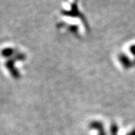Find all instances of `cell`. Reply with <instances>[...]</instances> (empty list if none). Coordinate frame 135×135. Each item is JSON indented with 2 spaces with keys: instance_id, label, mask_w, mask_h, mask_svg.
Instances as JSON below:
<instances>
[{
  "instance_id": "obj_5",
  "label": "cell",
  "mask_w": 135,
  "mask_h": 135,
  "mask_svg": "<svg viewBox=\"0 0 135 135\" xmlns=\"http://www.w3.org/2000/svg\"><path fill=\"white\" fill-rule=\"evenodd\" d=\"M127 135H135V129L134 130H133L132 131H131L130 133L128 134Z\"/></svg>"
},
{
  "instance_id": "obj_6",
  "label": "cell",
  "mask_w": 135,
  "mask_h": 135,
  "mask_svg": "<svg viewBox=\"0 0 135 135\" xmlns=\"http://www.w3.org/2000/svg\"><path fill=\"white\" fill-rule=\"evenodd\" d=\"M134 62H135V60H134Z\"/></svg>"
},
{
  "instance_id": "obj_1",
  "label": "cell",
  "mask_w": 135,
  "mask_h": 135,
  "mask_svg": "<svg viewBox=\"0 0 135 135\" xmlns=\"http://www.w3.org/2000/svg\"><path fill=\"white\" fill-rule=\"evenodd\" d=\"M89 127L93 129H95L99 131L98 135H106L105 131L104 130V126L103 124H101L100 122H92V123L89 125Z\"/></svg>"
},
{
  "instance_id": "obj_3",
  "label": "cell",
  "mask_w": 135,
  "mask_h": 135,
  "mask_svg": "<svg viewBox=\"0 0 135 135\" xmlns=\"http://www.w3.org/2000/svg\"><path fill=\"white\" fill-rule=\"evenodd\" d=\"M117 131H118V127L116 124H113L111 126V134L112 135H117Z\"/></svg>"
},
{
  "instance_id": "obj_4",
  "label": "cell",
  "mask_w": 135,
  "mask_h": 135,
  "mask_svg": "<svg viewBox=\"0 0 135 135\" xmlns=\"http://www.w3.org/2000/svg\"><path fill=\"white\" fill-rule=\"evenodd\" d=\"M130 50H131V53H132L133 55H134L135 56V45L132 46V47H131Z\"/></svg>"
},
{
  "instance_id": "obj_2",
  "label": "cell",
  "mask_w": 135,
  "mask_h": 135,
  "mask_svg": "<svg viewBox=\"0 0 135 135\" xmlns=\"http://www.w3.org/2000/svg\"><path fill=\"white\" fill-rule=\"evenodd\" d=\"M119 60L122 64V65L126 68H131L132 66V63L131 62L130 59L128 58L127 56L124 55V54L119 55Z\"/></svg>"
}]
</instances>
